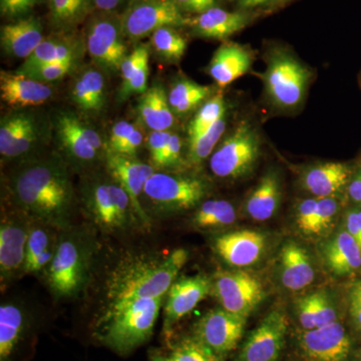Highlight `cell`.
<instances>
[{"instance_id":"cell-43","label":"cell","mask_w":361,"mask_h":361,"mask_svg":"<svg viewBox=\"0 0 361 361\" xmlns=\"http://www.w3.org/2000/svg\"><path fill=\"white\" fill-rule=\"evenodd\" d=\"M75 63H71V61L51 63V65L40 66V68H35V70L27 71L23 75H28V77L39 80V82H45V84H51V82H58V80L65 78L70 73Z\"/></svg>"},{"instance_id":"cell-38","label":"cell","mask_w":361,"mask_h":361,"mask_svg":"<svg viewBox=\"0 0 361 361\" xmlns=\"http://www.w3.org/2000/svg\"><path fill=\"white\" fill-rule=\"evenodd\" d=\"M225 130L226 120L225 116H223L210 130H207L205 134L202 135L194 142H189L188 161L193 165H200L202 161L212 155L221 137L224 135Z\"/></svg>"},{"instance_id":"cell-8","label":"cell","mask_w":361,"mask_h":361,"mask_svg":"<svg viewBox=\"0 0 361 361\" xmlns=\"http://www.w3.org/2000/svg\"><path fill=\"white\" fill-rule=\"evenodd\" d=\"M121 16L99 13L90 20L87 30V49L90 58L106 71H121L128 56Z\"/></svg>"},{"instance_id":"cell-18","label":"cell","mask_w":361,"mask_h":361,"mask_svg":"<svg viewBox=\"0 0 361 361\" xmlns=\"http://www.w3.org/2000/svg\"><path fill=\"white\" fill-rule=\"evenodd\" d=\"M90 209L94 219L104 229L115 230L128 220L130 200L116 183L99 184L90 198Z\"/></svg>"},{"instance_id":"cell-10","label":"cell","mask_w":361,"mask_h":361,"mask_svg":"<svg viewBox=\"0 0 361 361\" xmlns=\"http://www.w3.org/2000/svg\"><path fill=\"white\" fill-rule=\"evenodd\" d=\"M212 293L223 310L248 318L264 298L260 280L245 271H220L212 279Z\"/></svg>"},{"instance_id":"cell-34","label":"cell","mask_w":361,"mask_h":361,"mask_svg":"<svg viewBox=\"0 0 361 361\" xmlns=\"http://www.w3.org/2000/svg\"><path fill=\"white\" fill-rule=\"evenodd\" d=\"M92 8V0H49V20L61 32L80 25Z\"/></svg>"},{"instance_id":"cell-58","label":"cell","mask_w":361,"mask_h":361,"mask_svg":"<svg viewBox=\"0 0 361 361\" xmlns=\"http://www.w3.org/2000/svg\"><path fill=\"white\" fill-rule=\"evenodd\" d=\"M149 361H174L170 355L166 356L161 355V353H153L149 356Z\"/></svg>"},{"instance_id":"cell-1","label":"cell","mask_w":361,"mask_h":361,"mask_svg":"<svg viewBox=\"0 0 361 361\" xmlns=\"http://www.w3.org/2000/svg\"><path fill=\"white\" fill-rule=\"evenodd\" d=\"M16 204L27 215L49 224H61L70 209L73 189L68 171L58 160L35 161L14 176Z\"/></svg>"},{"instance_id":"cell-21","label":"cell","mask_w":361,"mask_h":361,"mask_svg":"<svg viewBox=\"0 0 361 361\" xmlns=\"http://www.w3.org/2000/svg\"><path fill=\"white\" fill-rule=\"evenodd\" d=\"M54 94L49 84L39 82L16 71L0 73V96L13 108L39 106L49 101Z\"/></svg>"},{"instance_id":"cell-40","label":"cell","mask_w":361,"mask_h":361,"mask_svg":"<svg viewBox=\"0 0 361 361\" xmlns=\"http://www.w3.org/2000/svg\"><path fill=\"white\" fill-rule=\"evenodd\" d=\"M170 356L174 361H220L217 355L194 337L183 339L176 344Z\"/></svg>"},{"instance_id":"cell-37","label":"cell","mask_w":361,"mask_h":361,"mask_svg":"<svg viewBox=\"0 0 361 361\" xmlns=\"http://www.w3.org/2000/svg\"><path fill=\"white\" fill-rule=\"evenodd\" d=\"M226 106L223 97L216 96L202 104L188 128L189 142H194L207 130L211 129L218 121L225 116Z\"/></svg>"},{"instance_id":"cell-7","label":"cell","mask_w":361,"mask_h":361,"mask_svg":"<svg viewBox=\"0 0 361 361\" xmlns=\"http://www.w3.org/2000/svg\"><path fill=\"white\" fill-rule=\"evenodd\" d=\"M189 21L170 0H133L121 16L123 35L132 40L151 37L165 26L188 25Z\"/></svg>"},{"instance_id":"cell-54","label":"cell","mask_w":361,"mask_h":361,"mask_svg":"<svg viewBox=\"0 0 361 361\" xmlns=\"http://www.w3.org/2000/svg\"><path fill=\"white\" fill-rule=\"evenodd\" d=\"M142 141H144V135H142L141 130L137 128V130L114 152V154L134 157L135 154H137V149L142 146Z\"/></svg>"},{"instance_id":"cell-11","label":"cell","mask_w":361,"mask_h":361,"mask_svg":"<svg viewBox=\"0 0 361 361\" xmlns=\"http://www.w3.org/2000/svg\"><path fill=\"white\" fill-rule=\"evenodd\" d=\"M246 322V318L222 307L216 308L196 323L193 337L220 358L236 348L243 336Z\"/></svg>"},{"instance_id":"cell-4","label":"cell","mask_w":361,"mask_h":361,"mask_svg":"<svg viewBox=\"0 0 361 361\" xmlns=\"http://www.w3.org/2000/svg\"><path fill=\"white\" fill-rule=\"evenodd\" d=\"M311 78L310 71L286 49H271L261 75L265 94L273 106L295 111L303 104Z\"/></svg>"},{"instance_id":"cell-3","label":"cell","mask_w":361,"mask_h":361,"mask_svg":"<svg viewBox=\"0 0 361 361\" xmlns=\"http://www.w3.org/2000/svg\"><path fill=\"white\" fill-rule=\"evenodd\" d=\"M163 300L161 297L111 303L102 341L120 355L132 353L153 334Z\"/></svg>"},{"instance_id":"cell-16","label":"cell","mask_w":361,"mask_h":361,"mask_svg":"<svg viewBox=\"0 0 361 361\" xmlns=\"http://www.w3.org/2000/svg\"><path fill=\"white\" fill-rule=\"evenodd\" d=\"M212 293V279L203 274L176 280L167 293L164 330L171 327Z\"/></svg>"},{"instance_id":"cell-47","label":"cell","mask_w":361,"mask_h":361,"mask_svg":"<svg viewBox=\"0 0 361 361\" xmlns=\"http://www.w3.org/2000/svg\"><path fill=\"white\" fill-rule=\"evenodd\" d=\"M172 133L169 130H153L149 135L148 148L151 156L152 166L160 169L164 153L167 148Z\"/></svg>"},{"instance_id":"cell-2","label":"cell","mask_w":361,"mask_h":361,"mask_svg":"<svg viewBox=\"0 0 361 361\" xmlns=\"http://www.w3.org/2000/svg\"><path fill=\"white\" fill-rule=\"evenodd\" d=\"M187 260L188 252L177 249L165 258L126 261L116 268L109 282L111 303L167 295Z\"/></svg>"},{"instance_id":"cell-42","label":"cell","mask_w":361,"mask_h":361,"mask_svg":"<svg viewBox=\"0 0 361 361\" xmlns=\"http://www.w3.org/2000/svg\"><path fill=\"white\" fill-rule=\"evenodd\" d=\"M316 329L338 322L339 315L331 296L326 291L314 292Z\"/></svg>"},{"instance_id":"cell-46","label":"cell","mask_w":361,"mask_h":361,"mask_svg":"<svg viewBox=\"0 0 361 361\" xmlns=\"http://www.w3.org/2000/svg\"><path fill=\"white\" fill-rule=\"evenodd\" d=\"M296 316L302 330L316 329L314 292L298 299L296 302Z\"/></svg>"},{"instance_id":"cell-28","label":"cell","mask_w":361,"mask_h":361,"mask_svg":"<svg viewBox=\"0 0 361 361\" xmlns=\"http://www.w3.org/2000/svg\"><path fill=\"white\" fill-rule=\"evenodd\" d=\"M281 183L277 173H266L247 197L244 210L252 220L264 222L276 214L281 202Z\"/></svg>"},{"instance_id":"cell-25","label":"cell","mask_w":361,"mask_h":361,"mask_svg":"<svg viewBox=\"0 0 361 361\" xmlns=\"http://www.w3.org/2000/svg\"><path fill=\"white\" fill-rule=\"evenodd\" d=\"M44 39L42 23L32 16L7 23L0 30L2 49L14 59H27Z\"/></svg>"},{"instance_id":"cell-15","label":"cell","mask_w":361,"mask_h":361,"mask_svg":"<svg viewBox=\"0 0 361 361\" xmlns=\"http://www.w3.org/2000/svg\"><path fill=\"white\" fill-rule=\"evenodd\" d=\"M214 248L219 257L231 267H250L264 255L267 238L262 232L255 230H238L216 238Z\"/></svg>"},{"instance_id":"cell-44","label":"cell","mask_w":361,"mask_h":361,"mask_svg":"<svg viewBox=\"0 0 361 361\" xmlns=\"http://www.w3.org/2000/svg\"><path fill=\"white\" fill-rule=\"evenodd\" d=\"M147 63H149V47L146 44L139 45L126 58L121 66L123 84L127 82Z\"/></svg>"},{"instance_id":"cell-31","label":"cell","mask_w":361,"mask_h":361,"mask_svg":"<svg viewBox=\"0 0 361 361\" xmlns=\"http://www.w3.org/2000/svg\"><path fill=\"white\" fill-rule=\"evenodd\" d=\"M141 122L153 130H169L174 126L175 114L161 85H155L144 92L137 106Z\"/></svg>"},{"instance_id":"cell-19","label":"cell","mask_w":361,"mask_h":361,"mask_svg":"<svg viewBox=\"0 0 361 361\" xmlns=\"http://www.w3.org/2000/svg\"><path fill=\"white\" fill-rule=\"evenodd\" d=\"M56 132L66 151L78 161L94 160L103 148L101 135L71 114H63L56 118Z\"/></svg>"},{"instance_id":"cell-35","label":"cell","mask_w":361,"mask_h":361,"mask_svg":"<svg viewBox=\"0 0 361 361\" xmlns=\"http://www.w3.org/2000/svg\"><path fill=\"white\" fill-rule=\"evenodd\" d=\"M236 211L230 202L209 200L199 207L194 215V224L204 229L225 227L236 220Z\"/></svg>"},{"instance_id":"cell-41","label":"cell","mask_w":361,"mask_h":361,"mask_svg":"<svg viewBox=\"0 0 361 361\" xmlns=\"http://www.w3.org/2000/svg\"><path fill=\"white\" fill-rule=\"evenodd\" d=\"M317 199L313 236H318L326 232L331 227L339 210L338 201L336 200V197Z\"/></svg>"},{"instance_id":"cell-56","label":"cell","mask_w":361,"mask_h":361,"mask_svg":"<svg viewBox=\"0 0 361 361\" xmlns=\"http://www.w3.org/2000/svg\"><path fill=\"white\" fill-rule=\"evenodd\" d=\"M348 192L351 200L361 204V170L349 183Z\"/></svg>"},{"instance_id":"cell-45","label":"cell","mask_w":361,"mask_h":361,"mask_svg":"<svg viewBox=\"0 0 361 361\" xmlns=\"http://www.w3.org/2000/svg\"><path fill=\"white\" fill-rule=\"evenodd\" d=\"M318 199L308 198L299 202L296 208V223L299 229L307 235H312L314 227Z\"/></svg>"},{"instance_id":"cell-14","label":"cell","mask_w":361,"mask_h":361,"mask_svg":"<svg viewBox=\"0 0 361 361\" xmlns=\"http://www.w3.org/2000/svg\"><path fill=\"white\" fill-rule=\"evenodd\" d=\"M30 227L32 224L26 218L2 216L0 224V276L2 283L23 269Z\"/></svg>"},{"instance_id":"cell-52","label":"cell","mask_w":361,"mask_h":361,"mask_svg":"<svg viewBox=\"0 0 361 361\" xmlns=\"http://www.w3.org/2000/svg\"><path fill=\"white\" fill-rule=\"evenodd\" d=\"M182 148V139L177 134H173L172 133L170 141H169L167 145V148H166L165 153H164L160 169L173 167V166L178 165L180 161Z\"/></svg>"},{"instance_id":"cell-26","label":"cell","mask_w":361,"mask_h":361,"mask_svg":"<svg viewBox=\"0 0 361 361\" xmlns=\"http://www.w3.org/2000/svg\"><path fill=\"white\" fill-rule=\"evenodd\" d=\"M350 171L342 163L316 164L306 169L301 175L303 189L314 198L336 197L348 184Z\"/></svg>"},{"instance_id":"cell-9","label":"cell","mask_w":361,"mask_h":361,"mask_svg":"<svg viewBox=\"0 0 361 361\" xmlns=\"http://www.w3.org/2000/svg\"><path fill=\"white\" fill-rule=\"evenodd\" d=\"M207 194V185L199 178L154 173L147 182L144 195L158 208L186 211L198 205Z\"/></svg>"},{"instance_id":"cell-49","label":"cell","mask_w":361,"mask_h":361,"mask_svg":"<svg viewBox=\"0 0 361 361\" xmlns=\"http://www.w3.org/2000/svg\"><path fill=\"white\" fill-rule=\"evenodd\" d=\"M149 77V63H145L127 82L122 85L120 97L122 99H128L135 94H144L147 92V82Z\"/></svg>"},{"instance_id":"cell-48","label":"cell","mask_w":361,"mask_h":361,"mask_svg":"<svg viewBox=\"0 0 361 361\" xmlns=\"http://www.w3.org/2000/svg\"><path fill=\"white\" fill-rule=\"evenodd\" d=\"M39 2V0H0V13L4 18L20 20Z\"/></svg>"},{"instance_id":"cell-59","label":"cell","mask_w":361,"mask_h":361,"mask_svg":"<svg viewBox=\"0 0 361 361\" xmlns=\"http://www.w3.org/2000/svg\"><path fill=\"white\" fill-rule=\"evenodd\" d=\"M358 217H360V248H361V209L358 210Z\"/></svg>"},{"instance_id":"cell-61","label":"cell","mask_w":361,"mask_h":361,"mask_svg":"<svg viewBox=\"0 0 361 361\" xmlns=\"http://www.w3.org/2000/svg\"><path fill=\"white\" fill-rule=\"evenodd\" d=\"M279 1H287V0H279Z\"/></svg>"},{"instance_id":"cell-53","label":"cell","mask_w":361,"mask_h":361,"mask_svg":"<svg viewBox=\"0 0 361 361\" xmlns=\"http://www.w3.org/2000/svg\"><path fill=\"white\" fill-rule=\"evenodd\" d=\"M183 13L200 14L217 6L219 0H170Z\"/></svg>"},{"instance_id":"cell-55","label":"cell","mask_w":361,"mask_h":361,"mask_svg":"<svg viewBox=\"0 0 361 361\" xmlns=\"http://www.w3.org/2000/svg\"><path fill=\"white\" fill-rule=\"evenodd\" d=\"M133 0H92V6L99 13H114L121 7L127 4L129 6Z\"/></svg>"},{"instance_id":"cell-20","label":"cell","mask_w":361,"mask_h":361,"mask_svg":"<svg viewBox=\"0 0 361 361\" xmlns=\"http://www.w3.org/2000/svg\"><path fill=\"white\" fill-rule=\"evenodd\" d=\"M250 21V14L246 11H227L215 6L191 18L188 25L195 37L225 40L241 32Z\"/></svg>"},{"instance_id":"cell-36","label":"cell","mask_w":361,"mask_h":361,"mask_svg":"<svg viewBox=\"0 0 361 361\" xmlns=\"http://www.w3.org/2000/svg\"><path fill=\"white\" fill-rule=\"evenodd\" d=\"M151 44L160 58L171 63L179 61L187 49L186 40L172 26L156 30L151 35Z\"/></svg>"},{"instance_id":"cell-29","label":"cell","mask_w":361,"mask_h":361,"mask_svg":"<svg viewBox=\"0 0 361 361\" xmlns=\"http://www.w3.org/2000/svg\"><path fill=\"white\" fill-rule=\"evenodd\" d=\"M28 329L25 311L13 303L0 306V361H13Z\"/></svg>"},{"instance_id":"cell-23","label":"cell","mask_w":361,"mask_h":361,"mask_svg":"<svg viewBox=\"0 0 361 361\" xmlns=\"http://www.w3.org/2000/svg\"><path fill=\"white\" fill-rule=\"evenodd\" d=\"M253 54L248 47L235 42H225L214 52L207 73L218 87H225L250 71Z\"/></svg>"},{"instance_id":"cell-27","label":"cell","mask_w":361,"mask_h":361,"mask_svg":"<svg viewBox=\"0 0 361 361\" xmlns=\"http://www.w3.org/2000/svg\"><path fill=\"white\" fill-rule=\"evenodd\" d=\"M325 265L337 276L351 274L361 267V248L345 229L337 233L322 247Z\"/></svg>"},{"instance_id":"cell-22","label":"cell","mask_w":361,"mask_h":361,"mask_svg":"<svg viewBox=\"0 0 361 361\" xmlns=\"http://www.w3.org/2000/svg\"><path fill=\"white\" fill-rule=\"evenodd\" d=\"M37 121L25 113L4 116L0 123V154L6 159L25 155L37 142Z\"/></svg>"},{"instance_id":"cell-57","label":"cell","mask_w":361,"mask_h":361,"mask_svg":"<svg viewBox=\"0 0 361 361\" xmlns=\"http://www.w3.org/2000/svg\"><path fill=\"white\" fill-rule=\"evenodd\" d=\"M272 1L274 0H238V4L242 11H247L268 6Z\"/></svg>"},{"instance_id":"cell-12","label":"cell","mask_w":361,"mask_h":361,"mask_svg":"<svg viewBox=\"0 0 361 361\" xmlns=\"http://www.w3.org/2000/svg\"><path fill=\"white\" fill-rule=\"evenodd\" d=\"M297 346L303 361H348L353 341L338 320L320 329L301 330Z\"/></svg>"},{"instance_id":"cell-24","label":"cell","mask_w":361,"mask_h":361,"mask_svg":"<svg viewBox=\"0 0 361 361\" xmlns=\"http://www.w3.org/2000/svg\"><path fill=\"white\" fill-rule=\"evenodd\" d=\"M280 282L289 291H301L314 282V264L308 252L295 242H288L279 254Z\"/></svg>"},{"instance_id":"cell-5","label":"cell","mask_w":361,"mask_h":361,"mask_svg":"<svg viewBox=\"0 0 361 361\" xmlns=\"http://www.w3.org/2000/svg\"><path fill=\"white\" fill-rule=\"evenodd\" d=\"M260 152L257 129L249 121H242L213 152L211 171L221 179H239L255 168Z\"/></svg>"},{"instance_id":"cell-32","label":"cell","mask_w":361,"mask_h":361,"mask_svg":"<svg viewBox=\"0 0 361 361\" xmlns=\"http://www.w3.org/2000/svg\"><path fill=\"white\" fill-rule=\"evenodd\" d=\"M78 56V44L66 37H47L42 40L32 56L25 59L18 73H25L40 66L56 63H75Z\"/></svg>"},{"instance_id":"cell-30","label":"cell","mask_w":361,"mask_h":361,"mask_svg":"<svg viewBox=\"0 0 361 361\" xmlns=\"http://www.w3.org/2000/svg\"><path fill=\"white\" fill-rule=\"evenodd\" d=\"M71 99L85 113H99L106 103V80L97 68H87L75 78L71 89Z\"/></svg>"},{"instance_id":"cell-6","label":"cell","mask_w":361,"mask_h":361,"mask_svg":"<svg viewBox=\"0 0 361 361\" xmlns=\"http://www.w3.org/2000/svg\"><path fill=\"white\" fill-rule=\"evenodd\" d=\"M90 267L89 248L77 236L63 237L56 255L47 268L49 288L58 297L75 295L87 281Z\"/></svg>"},{"instance_id":"cell-13","label":"cell","mask_w":361,"mask_h":361,"mask_svg":"<svg viewBox=\"0 0 361 361\" xmlns=\"http://www.w3.org/2000/svg\"><path fill=\"white\" fill-rule=\"evenodd\" d=\"M288 322L281 311H272L249 334L235 361H278L283 351Z\"/></svg>"},{"instance_id":"cell-60","label":"cell","mask_w":361,"mask_h":361,"mask_svg":"<svg viewBox=\"0 0 361 361\" xmlns=\"http://www.w3.org/2000/svg\"><path fill=\"white\" fill-rule=\"evenodd\" d=\"M358 361H361V351L360 353V356H358Z\"/></svg>"},{"instance_id":"cell-51","label":"cell","mask_w":361,"mask_h":361,"mask_svg":"<svg viewBox=\"0 0 361 361\" xmlns=\"http://www.w3.org/2000/svg\"><path fill=\"white\" fill-rule=\"evenodd\" d=\"M135 130L137 128L135 125L126 121L116 123L111 130L110 141H109V152L114 153Z\"/></svg>"},{"instance_id":"cell-17","label":"cell","mask_w":361,"mask_h":361,"mask_svg":"<svg viewBox=\"0 0 361 361\" xmlns=\"http://www.w3.org/2000/svg\"><path fill=\"white\" fill-rule=\"evenodd\" d=\"M106 168L116 184L127 192L132 202L133 211L140 219L148 222L146 214L140 203V196L144 194L145 186L155 173V168L148 164L135 160L133 157L110 153L106 157Z\"/></svg>"},{"instance_id":"cell-50","label":"cell","mask_w":361,"mask_h":361,"mask_svg":"<svg viewBox=\"0 0 361 361\" xmlns=\"http://www.w3.org/2000/svg\"><path fill=\"white\" fill-rule=\"evenodd\" d=\"M348 297L351 322L356 331L361 334V280L351 285Z\"/></svg>"},{"instance_id":"cell-39","label":"cell","mask_w":361,"mask_h":361,"mask_svg":"<svg viewBox=\"0 0 361 361\" xmlns=\"http://www.w3.org/2000/svg\"><path fill=\"white\" fill-rule=\"evenodd\" d=\"M49 223L42 222V224H32L30 235H28L27 245H26L25 261L23 269L32 264L40 254L44 253L49 247L56 245V241Z\"/></svg>"},{"instance_id":"cell-33","label":"cell","mask_w":361,"mask_h":361,"mask_svg":"<svg viewBox=\"0 0 361 361\" xmlns=\"http://www.w3.org/2000/svg\"><path fill=\"white\" fill-rule=\"evenodd\" d=\"M213 92L210 85L197 84L189 78H180L171 87L168 101L175 116H184L210 99Z\"/></svg>"}]
</instances>
